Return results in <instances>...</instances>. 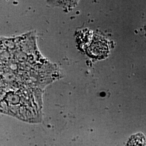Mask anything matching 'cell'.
<instances>
[{
    "label": "cell",
    "instance_id": "obj_2",
    "mask_svg": "<svg viewBox=\"0 0 146 146\" xmlns=\"http://www.w3.org/2000/svg\"><path fill=\"white\" fill-rule=\"evenodd\" d=\"M127 146H146L145 138L141 134L132 137Z\"/></svg>",
    "mask_w": 146,
    "mask_h": 146
},
{
    "label": "cell",
    "instance_id": "obj_1",
    "mask_svg": "<svg viewBox=\"0 0 146 146\" xmlns=\"http://www.w3.org/2000/svg\"><path fill=\"white\" fill-rule=\"evenodd\" d=\"M89 54L93 57L102 58L104 57L108 52V46L104 40L94 39L88 48Z\"/></svg>",
    "mask_w": 146,
    "mask_h": 146
}]
</instances>
